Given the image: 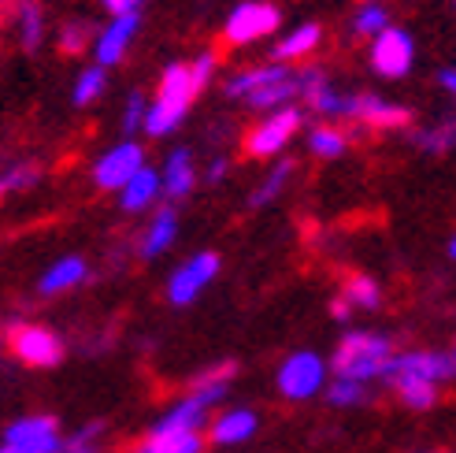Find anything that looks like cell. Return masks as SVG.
Instances as JSON below:
<instances>
[{"mask_svg": "<svg viewBox=\"0 0 456 453\" xmlns=\"http://www.w3.org/2000/svg\"><path fill=\"white\" fill-rule=\"evenodd\" d=\"M212 71H216V53H204V56H197V60L190 63V75H193L197 89H204V86H208Z\"/></svg>", "mask_w": 456, "mask_h": 453, "instance_id": "d590c367", "label": "cell"}, {"mask_svg": "<svg viewBox=\"0 0 456 453\" xmlns=\"http://www.w3.org/2000/svg\"><path fill=\"white\" fill-rule=\"evenodd\" d=\"M330 312H334V320H346V316H349V305H346V301H341V298H338Z\"/></svg>", "mask_w": 456, "mask_h": 453, "instance_id": "ab89813d", "label": "cell"}, {"mask_svg": "<svg viewBox=\"0 0 456 453\" xmlns=\"http://www.w3.org/2000/svg\"><path fill=\"white\" fill-rule=\"evenodd\" d=\"M197 94L200 89L190 75V63H171L156 86V101L145 108L142 127L152 134V138H164V134H171L182 119H186V111L197 101Z\"/></svg>", "mask_w": 456, "mask_h": 453, "instance_id": "6da1fadb", "label": "cell"}, {"mask_svg": "<svg viewBox=\"0 0 456 453\" xmlns=\"http://www.w3.org/2000/svg\"><path fill=\"white\" fill-rule=\"evenodd\" d=\"M319 383H323V360L315 353H293L286 365L279 368V387L286 398H312L319 391Z\"/></svg>", "mask_w": 456, "mask_h": 453, "instance_id": "8fae6325", "label": "cell"}, {"mask_svg": "<svg viewBox=\"0 0 456 453\" xmlns=\"http://www.w3.org/2000/svg\"><path fill=\"white\" fill-rule=\"evenodd\" d=\"M104 94V67H89V71L78 75V86H75V104L86 108L89 101H97Z\"/></svg>", "mask_w": 456, "mask_h": 453, "instance_id": "4dcf8cb0", "label": "cell"}, {"mask_svg": "<svg viewBox=\"0 0 456 453\" xmlns=\"http://www.w3.org/2000/svg\"><path fill=\"white\" fill-rule=\"evenodd\" d=\"M341 119H353V123L371 127V130H401V127L412 123V111L401 108V104L382 101V97L363 94V97H349L346 101V116Z\"/></svg>", "mask_w": 456, "mask_h": 453, "instance_id": "ba28073f", "label": "cell"}, {"mask_svg": "<svg viewBox=\"0 0 456 453\" xmlns=\"http://www.w3.org/2000/svg\"><path fill=\"white\" fill-rule=\"evenodd\" d=\"M416 145L423 152H449L452 149V123H442V127H427V130H416Z\"/></svg>", "mask_w": 456, "mask_h": 453, "instance_id": "1f68e13d", "label": "cell"}, {"mask_svg": "<svg viewBox=\"0 0 456 453\" xmlns=\"http://www.w3.org/2000/svg\"><path fill=\"white\" fill-rule=\"evenodd\" d=\"M142 27V15L138 12H126V15H111V27L101 30L97 37V67H111V63H119L130 49V41L134 34H138Z\"/></svg>", "mask_w": 456, "mask_h": 453, "instance_id": "7c38bea8", "label": "cell"}, {"mask_svg": "<svg viewBox=\"0 0 456 453\" xmlns=\"http://www.w3.org/2000/svg\"><path fill=\"white\" fill-rule=\"evenodd\" d=\"M0 453H12V449H0Z\"/></svg>", "mask_w": 456, "mask_h": 453, "instance_id": "60d3db41", "label": "cell"}, {"mask_svg": "<svg viewBox=\"0 0 456 453\" xmlns=\"http://www.w3.org/2000/svg\"><path fill=\"white\" fill-rule=\"evenodd\" d=\"M390 27V12H386L379 0H368L356 15H353V30L360 34V37H375L379 30H386Z\"/></svg>", "mask_w": 456, "mask_h": 453, "instance_id": "4316f807", "label": "cell"}, {"mask_svg": "<svg viewBox=\"0 0 456 453\" xmlns=\"http://www.w3.org/2000/svg\"><path fill=\"white\" fill-rule=\"evenodd\" d=\"M41 178V168L37 164H15L8 171H0V197H8L15 190H30Z\"/></svg>", "mask_w": 456, "mask_h": 453, "instance_id": "f546056e", "label": "cell"}, {"mask_svg": "<svg viewBox=\"0 0 456 453\" xmlns=\"http://www.w3.org/2000/svg\"><path fill=\"white\" fill-rule=\"evenodd\" d=\"M193 183H197V175H193V156H190V149L171 152L167 171H164V194H167L171 201H178V197H186V194L193 190Z\"/></svg>", "mask_w": 456, "mask_h": 453, "instance_id": "ac0fdd59", "label": "cell"}, {"mask_svg": "<svg viewBox=\"0 0 456 453\" xmlns=\"http://www.w3.org/2000/svg\"><path fill=\"white\" fill-rule=\"evenodd\" d=\"M279 8L275 4H267V0H245V4H238L231 12V19H226V45H253L267 34H275L279 30Z\"/></svg>", "mask_w": 456, "mask_h": 453, "instance_id": "8992f818", "label": "cell"}, {"mask_svg": "<svg viewBox=\"0 0 456 453\" xmlns=\"http://www.w3.org/2000/svg\"><path fill=\"white\" fill-rule=\"evenodd\" d=\"M97 435H101V424H89V427H82L78 435H71L67 442H60V449H63V453H101Z\"/></svg>", "mask_w": 456, "mask_h": 453, "instance_id": "d6a6232c", "label": "cell"}, {"mask_svg": "<svg viewBox=\"0 0 456 453\" xmlns=\"http://www.w3.org/2000/svg\"><path fill=\"white\" fill-rule=\"evenodd\" d=\"M253 432H256V416L248 413V409H231V413H223V416L212 424V442L234 446V442H245Z\"/></svg>", "mask_w": 456, "mask_h": 453, "instance_id": "2e32d148", "label": "cell"}, {"mask_svg": "<svg viewBox=\"0 0 456 453\" xmlns=\"http://www.w3.org/2000/svg\"><path fill=\"white\" fill-rule=\"evenodd\" d=\"M301 111L297 108H275L264 123H256L253 130L245 134V156H253V161H267V156H275L286 149V142L297 134L301 127Z\"/></svg>", "mask_w": 456, "mask_h": 453, "instance_id": "277c9868", "label": "cell"}, {"mask_svg": "<svg viewBox=\"0 0 456 453\" xmlns=\"http://www.w3.org/2000/svg\"><path fill=\"white\" fill-rule=\"evenodd\" d=\"M145 168V152L142 145H134V142H123L116 145L111 152H104L97 168H94V178H97V186L101 190H123L130 183V175H138Z\"/></svg>", "mask_w": 456, "mask_h": 453, "instance_id": "9c48e42d", "label": "cell"}, {"mask_svg": "<svg viewBox=\"0 0 456 453\" xmlns=\"http://www.w3.org/2000/svg\"><path fill=\"white\" fill-rule=\"evenodd\" d=\"M452 353H394L390 360H386L382 368V379L390 383V387H397V383H445L452 379Z\"/></svg>", "mask_w": 456, "mask_h": 453, "instance_id": "3957f363", "label": "cell"}, {"mask_svg": "<svg viewBox=\"0 0 456 453\" xmlns=\"http://www.w3.org/2000/svg\"><path fill=\"white\" fill-rule=\"evenodd\" d=\"M289 71L286 63H267V67H248V71H238L231 82H226V94L231 97H248V94H256L260 86H267V82H275V78H282Z\"/></svg>", "mask_w": 456, "mask_h": 453, "instance_id": "d6986e66", "label": "cell"}, {"mask_svg": "<svg viewBox=\"0 0 456 453\" xmlns=\"http://www.w3.org/2000/svg\"><path fill=\"white\" fill-rule=\"evenodd\" d=\"M12 453H60V432L53 416H27L8 427V446Z\"/></svg>", "mask_w": 456, "mask_h": 453, "instance_id": "30bf717a", "label": "cell"}, {"mask_svg": "<svg viewBox=\"0 0 456 453\" xmlns=\"http://www.w3.org/2000/svg\"><path fill=\"white\" fill-rule=\"evenodd\" d=\"M101 4H104L111 15H126V12H138L145 0H101Z\"/></svg>", "mask_w": 456, "mask_h": 453, "instance_id": "8d00e7d4", "label": "cell"}, {"mask_svg": "<svg viewBox=\"0 0 456 453\" xmlns=\"http://www.w3.org/2000/svg\"><path fill=\"white\" fill-rule=\"evenodd\" d=\"M216 271H219V257H216V253L193 257L186 268L175 271V279H171V301H175V305H190L197 293L212 283Z\"/></svg>", "mask_w": 456, "mask_h": 453, "instance_id": "4fadbf2b", "label": "cell"}, {"mask_svg": "<svg viewBox=\"0 0 456 453\" xmlns=\"http://www.w3.org/2000/svg\"><path fill=\"white\" fill-rule=\"evenodd\" d=\"M390 357H394L390 338L371 334V331H356V334H346L338 342V350L330 357V368H334L338 379L368 383V379L382 375V368H386V360Z\"/></svg>", "mask_w": 456, "mask_h": 453, "instance_id": "7a4b0ae2", "label": "cell"}, {"mask_svg": "<svg viewBox=\"0 0 456 453\" xmlns=\"http://www.w3.org/2000/svg\"><path fill=\"white\" fill-rule=\"evenodd\" d=\"M319 37H323V30L315 27V22H305V27H297L289 37H282L275 45V60L279 63H293V60H305L319 49Z\"/></svg>", "mask_w": 456, "mask_h": 453, "instance_id": "e0dca14e", "label": "cell"}, {"mask_svg": "<svg viewBox=\"0 0 456 453\" xmlns=\"http://www.w3.org/2000/svg\"><path fill=\"white\" fill-rule=\"evenodd\" d=\"M156 194H159V175L152 168H142L138 175H130V183L123 186V209L142 212L156 201Z\"/></svg>", "mask_w": 456, "mask_h": 453, "instance_id": "ffe728a7", "label": "cell"}, {"mask_svg": "<svg viewBox=\"0 0 456 453\" xmlns=\"http://www.w3.org/2000/svg\"><path fill=\"white\" fill-rule=\"evenodd\" d=\"M171 238H175V209L167 205V209H159V216L152 219V226L145 231V238H142V257L164 253V249L171 245Z\"/></svg>", "mask_w": 456, "mask_h": 453, "instance_id": "603a6c76", "label": "cell"}, {"mask_svg": "<svg viewBox=\"0 0 456 453\" xmlns=\"http://www.w3.org/2000/svg\"><path fill=\"white\" fill-rule=\"evenodd\" d=\"M289 175H293V164H289V161L275 164V168H271V175H267L264 183H260V190L253 194V201H248V205L260 209V205H267V201H275V197H279V190L289 183Z\"/></svg>", "mask_w": 456, "mask_h": 453, "instance_id": "83f0119b", "label": "cell"}, {"mask_svg": "<svg viewBox=\"0 0 456 453\" xmlns=\"http://www.w3.org/2000/svg\"><path fill=\"white\" fill-rule=\"evenodd\" d=\"M341 301H346L349 309H379L382 290L368 276H349L346 279V290H341Z\"/></svg>", "mask_w": 456, "mask_h": 453, "instance_id": "d4e9b609", "label": "cell"}, {"mask_svg": "<svg viewBox=\"0 0 456 453\" xmlns=\"http://www.w3.org/2000/svg\"><path fill=\"white\" fill-rule=\"evenodd\" d=\"M394 391L401 394V401L408 405V409H430V405L438 401V387H435V383H419V379H412V383H397Z\"/></svg>", "mask_w": 456, "mask_h": 453, "instance_id": "f1b7e54d", "label": "cell"}, {"mask_svg": "<svg viewBox=\"0 0 456 453\" xmlns=\"http://www.w3.org/2000/svg\"><path fill=\"white\" fill-rule=\"evenodd\" d=\"M86 279V260L82 257H67L60 260L56 268L45 271V279H41V293H60V290H71Z\"/></svg>", "mask_w": 456, "mask_h": 453, "instance_id": "7402d4cb", "label": "cell"}, {"mask_svg": "<svg viewBox=\"0 0 456 453\" xmlns=\"http://www.w3.org/2000/svg\"><path fill=\"white\" fill-rule=\"evenodd\" d=\"M204 413H208V405H200L190 394V398H182L164 420H159V432H197V427H204Z\"/></svg>", "mask_w": 456, "mask_h": 453, "instance_id": "44dd1931", "label": "cell"}, {"mask_svg": "<svg viewBox=\"0 0 456 453\" xmlns=\"http://www.w3.org/2000/svg\"><path fill=\"white\" fill-rule=\"evenodd\" d=\"M145 94H130L126 101V111H123V127L126 130H142V119H145Z\"/></svg>", "mask_w": 456, "mask_h": 453, "instance_id": "e575fe53", "label": "cell"}, {"mask_svg": "<svg viewBox=\"0 0 456 453\" xmlns=\"http://www.w3.org/2000/svg\"><path fill=\"white\" fill-rule=\"evenodd\" d=\"M438 82H442L445 89H456V71H452V67H445V71L438 75Z\"/></svg>", "mask_w": 456, "mask_h": 453, "instance_id": "74e56055", "label": "cell"}, {"mask_svg": "<svg viewBox=\"0 0 456 453\" xmlns=\"http://www.w3.org/2000/svg\"><path fill=\"white\" fill-rule=\"evenodd\" d=\"M89 41H94V22H86V19H67L56 37L63 56H82L89 49Z\"/></svg>", "mask_w": 456, "mask_h": 453, "instance_id": "cb8c5ba5", "label": "cell"}, {"mask_svg": "<svg viewBox=\"0 0 456 453\" xmlns=\"http://www.w3.org/2000/svg\"><path fill=\"white\" fill-rule=\"evenodd\" d=\"M308 149L315 156H327V161H334V156H341L349 149V134L338 130V127H315L308 134Z\"/></svg>", "mask_w": 456, "mask_h": 453, "instance_id": "484cf974", "label": "cell"}, {"mask_svg": "<svg viewBox=\"0 0 456 453\" xmlns=\"http://www.w3.org/2000/svg\"><path fill=\"white\" fill-rule=\"evenodd\" d=\"M363 398H368V391H363V383H356V379H334L330 383V401L334 405H356Z\"/></svg>", "mask_w": 456, "mask_h": 453, "instance_id": "836d02e7", "label": "cell"}, {"mask_svg": "<svg viewBox=\"0 0 456 453\" xmlns=\"http://www.w3.org/2000/svg\"><path fill=\"white\" fill-rule=\"evenodd\" d=\"M204 449V439L197 432H156L142 442H134L130 453H200Z\"/></svg>", "mask_w": 456, "mask_h": 453, "instance_id": "9a60e30c", "label": "cell"}, {"mask_svg": "<svg viewBox=\"0 0 456 453\" xmlns=\"http://www.w3.org/2000/svg\"><path fill=\"white\" fill-rule=\"evenodd\" d=\"M412 60H416V45L404 30L397 27H386L375 34L371 41V67L382 78H404L412 71Z\"/></svg>", "mask_w": 456, "mask_h": 453, "instance_id": "52a82bcc", "label": "cell"}, {"mask_svg": "<svg viewBox=\"0 0 456 453\" xmlns=\"http://www.w3.org/2000/svg\"><path fill=\"white\" fill-rule=\"evenodd\" d=\"M223 175H226V161H216V164L208 168V178H212V183H219Z\"/></svg>", "mask_w": 456, "mask_h": 453, "instance_id": "f35d334b", "label": "cell"}, {"mask_svg": "<svg viewBox=\"0 0 456 453\" xmlns=\"http://www.w3.org/2000/svg\"><path fill=\"white\" fill-rule=\"evenodd\" d=\"M12 30L19 34L22 53H37L45 41V8L37 0H19L15 15H12Z\"/></svg>", "mask_w": 456, "mask_h": 453, "instance_id": "5bb4252c", "label": "cell"}, {"mask_svg": "<svg viewBox=\"0 0 456 453\" xmlns=\"http://www.w3.org/2000/svg\"><path fill=\"white\" fill-rule=\"evenodd\" d=\"M8 350L30 368H56L63 346L60 338L49 327H37V324H12L8 327Z\"/></svg>", "mask_w": 456, "mask_h": 453, "instance_id": "5b68a950", "label": "cell"}]
</instances>
